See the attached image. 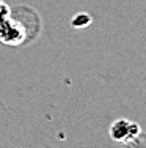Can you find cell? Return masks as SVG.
Wrapping results in <instances>:
<instances>
[{
    "label": "cell",
    "instance_id": "obj_1",
    "mask_svg": "<svg viewBox=\"0 0 146 148\" xmlns=\"http://www.w3.org/2000/svg\"><path fill=\"white\" fill-rule=\"evenodd\" d=\"M27 41V29L13 14L0 24V43L6 46H19Z\"/></svg>",
    "mask_w": 146,
    "mask_h": 148
},
{
    "label": "cell",
    "instance_id": "obj_2",
    "mask_svg": "<svg viewBox=\"0 0 146 148\" xmlns=\"http://www.w3.org/2000/svg\"><path fill=\"white\" fill-rule=\"evenodd\" d=\"M140 134H141L140 126L135 121H130V120H126V118L116 120L110 126V137H112V140L120 142V143L134 142Z\"/></svg>",
    "mask_w": 146,
    "mask_h": 148
},
{
    "label": "cell",
    "instance_id": "obj_3",
    "mask_svg": "<svg viewBox=\"0 0 146 148\" xmlns=\"http://www.w3.org/2000/svg\"><path fill=\"white\" fill-rule=\"evenodd\" d=\"M91 22H93L91 16L86 14V13H79V14H75L71 21L72 27H75V29H85V27H88Z\"/></svg>",
    "mask_w": 146,
    "mask_h": 148
},
{
    "label": "cell",
    "instance_id": "obj_4",
    "mask_svg": "<svg viewBox=\"0 0 146 148\" xmlns=\"http://www.w3.org/2000/svg\"><path fill=\"white\" fill-rule=\"evenodd\" d=\"M10 16H11V8H10L3 0H0V24L5 19H8Z\"/></svg>",
    "mask_w": 146,
    "mask_h": 148
}]
</instances>
